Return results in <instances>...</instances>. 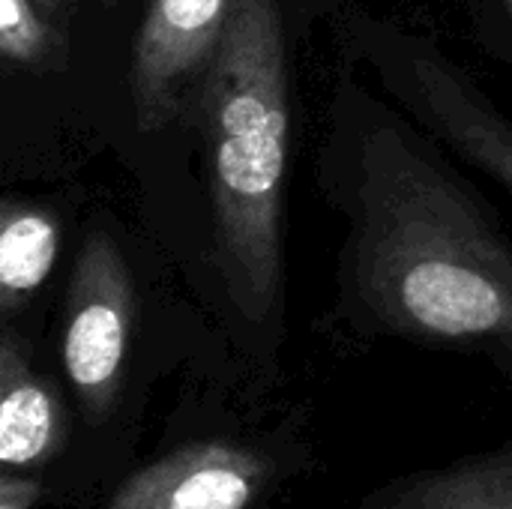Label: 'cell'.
Instances as JSON below:
<instances>
[{"mask_svg": "<svg viewBox=\"0 0 512 509\" xmlns=\"http://www.w3.org/2000/svg\"><path fill=\"white\" fill-rule=\"evenodd\" d=\"M60 246L54 213L30 201L6 198L0 207V315L15 324L42 282L51 276Z\"/></svg>", "mask_w": 512, "mask_h": 509, "instance_id": "obj_9", "label": "cell"}, {"mask_svg": "<svg viewBox=\"0 0 512 509\" xmlns=\"http://www.w3.org/2000/svg\"><path fill=\"white\" fill-rule=\"evenodd\" d=\"M105 3H114V0H105Z\"/></svg>", "mask_w": 512, "mask_h": 509, "instance_id": "obj_14", "label": "cell"}, {"mask_svg": "<svg viewBox=\"0 0 512 509\" xmlns=\"http://www.w3.org/2000/svg\"><path fill=\"white\" fill-rule=\"evenodd\" d=\"M75 438V411L63 378L36 366L15 324L0 330V471L51 480Z\"/></svg>", "mask_w": 512, "mask_h": 509, "instance_id": "obj_7", "label": "cell"}, {"mask_svg": "<svg viewBox=\"0 0 512 509\" xmlns=\"http://www.w3.org/2000/svg\"><path fill=\"white\" fill-rule=\"evenodd\" d=\"M210 159L219 276L264 348L282 321V195L288 162V60L276 0H237L195 93Z\"/></svg>", "mask_w": 512, "mask_h": 509, "instance_id": "obj_2", "label": "cell"}, {"mask_svg": "<svg viewBox=\"0 0 512 509\" xmlns=\"http://www.w3.org/2000/svg\"><path fill=\"white\" fill-rule=\"evenodd\" d=\"M354 509H512V438L393 477L366 492Z\"/></svg>", "mask_w": 512, "mask_h": 509, "instance_id": "obj_8", "label": "cell"}, {"mask_svg": "<svg viewBox=\"0 0 512 509\" xmlns=\"http://www.w3.org/2000/svg\"><path fill=\"white\" fill-rule=\"evenodd\" d=\"M0 54L15 66L54 69L63 66L66 45L36 0H0Z\"/></svg>", "mask_w": 512, "mask_h": 509, "instance_id": "obj_10", "label": "cell"}, {"mask_svg": "<svg viewBox=\"0 0 512 509\" xmlns=\"http://www.w3.org/2000/svg\"><path fill=\"white\" fill-rule=\"evenodd\" d=\"M315 462L312 444L288 426L186 417L87 509H270Z\"/></svg>", "mask_w": 512, "mask_h": 509, "instance_id": "obj_4", "label": "cell"}, {"mask_svg": "<svg viewBox=\"0 0 512 509\" xmlns=\"http://www.w3.org/2000/svg\"><path fill=\"white\" fill-rule=\"evenodd\" d=\"M36 3H39L48 15H57V12L63 9V0H36Z\"/></svg>", "mask_w": 512, "mask_h": 509, "instance_id": "obj_12", "label": "cell"}, {"mask_svg": "<svg viewBox=\"0 0 512 509\" xmlns=\"http://www.w3.org/2000/svg\"><path fill=\"white\" fill-rule=\"evenodd\" d=\"M138 297L117 243L87 234L63 300L60 378L75 411L66 462L48 480L51 507H90L138 453Z\"/></svg>", "mask_w": 512, "mask_h": 509, "instance_id": "obj_3", "label": "cell"}, {"mask_svg": "<svg viewBox=\"0 0 512 509\" xmlns=\"http://www.w3.org/2000/svg\"><path fill=\"white\" fill-rule=\"evenodd\" d=\"M348 312L366 333L465 351L512 384V240L399 120L360 144Z\"/></svg>", "mask_w": 512, "mask_h": 509, "instance_id": "obj_1", "label": "cell"}, {"mask_svg": "<svg viewBox=\"0 0 512 509\" xmlns=\"http://www.w3.org/2000/svg\"><path fill=\"white\" fill-rule=\"evenodd\" d=\"M393 51L396 81L417 111L453 150L512 195V120L438 48L417 39Z\"/></svg>", "mask_w": 512, "mask_h": 509, "instance_id": "obj_6", "label": "cell"}, {"mask_svg": "<svg viewBox=\"0 0 512 509\" xmlns=\"http://www.w3.org/2000/svg\"><path fill=\"white\" fill-rule=\"evenodd\" d=\"M237 0H150L132 48V108L141 132L183 117Z\"/></svg>", "mask_w": 512, "mask_h": 509, "instance_id": "obj_5", "label": "cell"}, {"mask_svg": "<svg viewBox=\"0 0 512 509\" xmlns=\"http://www.w3.org/2000/svg\"><path fill=\"white\" fill-rule=\"evenodd\" d=\"M51 507V486L45 477L0 471V509Z\"/></svg>", "mask_w": 512, "mask_h": 509, "instance_id": "obj_11", "label": "cell"}, {"mask_svg": "<svg viewBox=\"0 0 512 509\" xmlns=\"http://www.w3.org/2000/svg\"><path fill=\"white\" fill-rule=\"evenodd\" d=\"M507 3V9H510V15H512V0H504Z\"/></svg>", "mask_w": 512, "mask_h": 509, "instance_id": "obj_13", "label": "cell"}]
</instances>
